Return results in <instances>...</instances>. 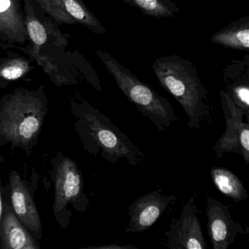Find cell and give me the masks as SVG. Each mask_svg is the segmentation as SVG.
Masks as SVG:
<instances>
[{
  "instance_id": "cell-1",
  "label": "cell",
  "mask_w": 249,
  "mask_h": 249,
  "mask_svg": "<svg viewBox=\"0 0 249 249\" xmlns=\"http://www.w3.org/2000/svg\"><path fill=\"white\" fill-rule=\"evenodd\" d=\"M152 68L161 87L176 99L187 115L189 127L199 129L202 122L211 123L208 91L193 62L172 54L157 58Z\"/></svg>"
},
{
  "instance_id": "cell-2",
  "label": "cell",
  "mask_w": 249,
  "mask_h": 249,
  "mask_svg": "<svg viewBox=\"0 0 249 249\" xmlns=\"http://www.w3.org/2000/svg\"><path fill=\"white\" fill-rule=\"evenodd\" d=\"M80 132L86 148L113 164L125 159L132 166L145 162V155L106 115L90 105L78 112Z\"/></svg>"
},
{
  "instance_id": "cell-3",
  "label": "cell",
  "mask_w": 249,
  "mask_h": 249,
  "mask_svg": "<svg viewBox=\"0 0 249 249\" xmlns=\"http://www.w3.org/2000/svg\"><path fill=\"white\" fill-rule=\"evenodd\" d=\"M99 55L125 97L136 106L141 115L155 125L159 132H164L172 124L178 122L174 107L167 99L141 81L109 53L100 52Z\"/></svg>"
},
{
  "instance_id": "cell-4",
  "label": "cell",
  "mask_w": 249,
  "mask_h": 249,
  "mask_svg": "<svg viewBox=\"0 0 249 249\" xmlns=\"http://www.w3.org/2000/svg\"><path fill=\"white\" fill-rule=\"evenodd\" d=\"M45 115L36 103L12 100L0 113V135L17 145H28L38 136Z\"/></svg>"
},
{
  "instance_id": "cell-5",
  "label": "cell",
  "mask_w": 249,
  "mask_h": 249,
  "mask_svg": "<svg viewBox=\"0 0 249 249\" xmlns=\"http://www.w3.org/2000/svg\"><path fill=\"white\" fill-rule=\"evenodd\" d=\"M220 100L224 111L226 130L214 145L215 155L220 159L225 153H233L243 157L249 162V124L245 122L243 116L249 115L234 104L224 90L220 91Z\"/></svg>"
},
{
  "instance_id": "cell-6",
  "label": "cell",
  "mask_w": 249,
  "mask_h": 249,
  "mask_svg": "<svg viewBox=\"0 0 249 249\" xmlns=\"http://www.w3.org/2000/svg\"><path fill=\"white\" fill-rule=\"evenodd\" d=\"M170 249H206L208 248L198 218V209L192 196L183 205L178 218H173L164 233Z\"/></svg>"
},
{
  "instance_id": "cell-7",
  "label": "cell",
  "mask_w": 249,
  "mask_h": 249,
  "mask_svg": "<svg viewBox=\"0 0 249 249\" xmlns=\"http://www.w3.org/2000/svg\"><path fill=\"white\" fill-rule=\"evenodd\" d=\"M55 214L63 211L71 202L81 203L85 209L88 200L84 194L82 175L75 161L65 157L59 161L54 171Z\"/></svg>"
},
{
  "instance_id": "cell-8",
  "label": "cell",
  "mask_w": 249,
  "mask_h": 249,
  "mask_svg": "<svg viewBox=\"0 0 249 249\" xmlns=\"http://www.w3.org/2000/svg\"><path fill=\"white\" fill-rule=\"evenodd\" d=\"M176 195H166L160 189L137 198L128 208L129 222L125 231L139 234L151 228L164 211L177 199Z\"/></svg>"
},
{
  "instance_id": "cell-9",
  "label": "cell",
  "mask_w": 249,
  "mask_h": 249,
  "mask_svg": "<svg viewBox=\"0 0 249 249\" xmlns=\"http://www.w3.org/2000/svg\"><path fill=\"white\" fill-rule=\"evenodd\" d=\"M207 229L213 249H227L240 234H247L238 221L231 216L228 205L206 196Z\"/></svg>"
},
{
  "instance_id": "cell-10",
  "label": "cell",
  "mask_w": 249,
  "mask_h": 249,
  "mask_svg": "<svg viewBox=\"0 0 249 249\" xmlns=\"http://www.w3.org/2000/svg\"><path fill=\"white\" fill-rule=\"evenodd\" d=\"M11 199L13 208L23 224L37 238L42 236V223L37 206L24 180L17 172L10 173Z\"/></svg>"
},
{
  "instance_id": "cell-11",
  "label": "cell",
  "mask_w": 249,
  "mask_h": 249,
  "mask_svg": "<svg viewBox=\"0 0 249 249\" xmlns=\"http://www.w3.org/2000/svg\"><path fill=\"white\" fill-rule=\"evenodd\" d=\"M0 236L4 249H38V243L11 211L2 214Z\"/></svg>"
},
{
  "instance_id": "cell-12",
  "label": "cell",
  "mask_w": 249,
  "mask_h": 249,
  "mask_svg": "<svg viewBox=\"0 0 249 249\" xmlns=\"http://www.w3.org/2000/svg\"><path fill=\"white\" fill-rule=\"evenodd\" d=\"M211 43L229 49L249 51V17H245L233 21L227 27L211 36Z\"/></svg>"
},
{
  "instance_id": "cell-13",
  "label": "cell",
  "mask_w": 249,
  "mask_h": 249,
  "mask_svg": "<svg viewBox=\"0 0 249 249\" xmlns=\"http://www.w3.org/2000/svg\"><path fill=\"white\" fill-rule=\"evenodd\" d=\"M211 176L218 190L234 202L246 200L249 197L243 182L231 170L213 167L211 170Z\"/></svg>"
},
{
  "instance_id": "cell-14",
  "label": "cell",
  "mask_w": 249,
  "mask_h": 249,
  "mask_svg": "<svg viewBox=\"0 0 249 249\" xmlns=\"http://www.w3.org/2000/svg\"><path fill=\"white\" fill-rule=\"evenodd\" d=\"M124 3L139 9L151 18H173L180 13V8L172 0H124Z\"/></svg>"
},
{
  "instance_id": "cell-15",
  "label": "cell",
  "mask_w": 249,
  "mask_h": 249,
  "mask_svg": "<svg viewBox=\"0 0 249 249\" xmlns=\"http://www.w3.org/2000/svg\"><path fill=\"white\" fill-rule=\"evenodd\" d=\"M225 91L236 106L249 115V87L248 83L235 84Z\"/></svg>"
},
{
  "instance_id": "cell-16",
  "label": "cell",
  "mask_w": 249,
  "mask_h": 249,
  "mask_svg": "<svg viewBox=\"0 0 249 249\" xmlns=\"http://www.w3.org/2000/svg\"><path fill=\"white\" fill-rule=\"evenodd\" d=\"M30 37L36 45H42L47 40V34L43 26L37 21H32L28 24Z\"/></svg>"
},
{
  "instance_id": "cell-17",
  "label": "cell",
  "mask_w": 249,
  "mask_h": 249,
  "mask_svg": "<svg viewBox=\"0 0 249 249\" xmlns=\"http://www.w3.org/2000/svg\"><path fill=\"white\" fill-rule=\"evenodd\" d=\"M23 74H24V70L18 66L7 67L1 72L2 76L8 80L18 79Z\"/></svg>"
},
{
  "instance_id": "cell-18",
  "label": "cell",
  "mask_w": 249,
  "mask_h": 249,
  "mask_svg": "<svg viewBox=\"0 0 249 249\" xmlns=\"http://www.w3.org/2000/svg\"><path fill=\"white\" fill-rule=\"evenodd\" d=\"M89 249H138V248L135 246H132V245H125V246H122V245L117 244V243H111L110 245H106V246H91Z\"/></svg>"
},
{
  "instance_id": "cell-19",
  "label": "cell",
  "mask_w": 249,
  "mask_h": 249,
  "mask_svg": "<svg viewBox=\"0 0 249 249\" xmlns=\"http://www.w3.org/2000/svg\"><path fill=\"white\" fill-rule=\"evenodd\" d=\"M10 5H11L10 0H0V13L8 10Z\"/></svg>"
},
{
  "instance_id": "cell-20",
  "label": "cell",
  "mask_w": 249,
  "mask_h": 249,
  "mask_svg": "<svg viewBox=\"0 0 249 249\" xmlns=\"http://www.w3.org/2000/svg\"><path fill=\"white\" fill-rule=\"evenodd\" d=\"M2 211H3V208H2V193L0 191V227H1V221H2V213H3ZM0 232H1V231H0Z\"/></svg>"
}]
</instances>
